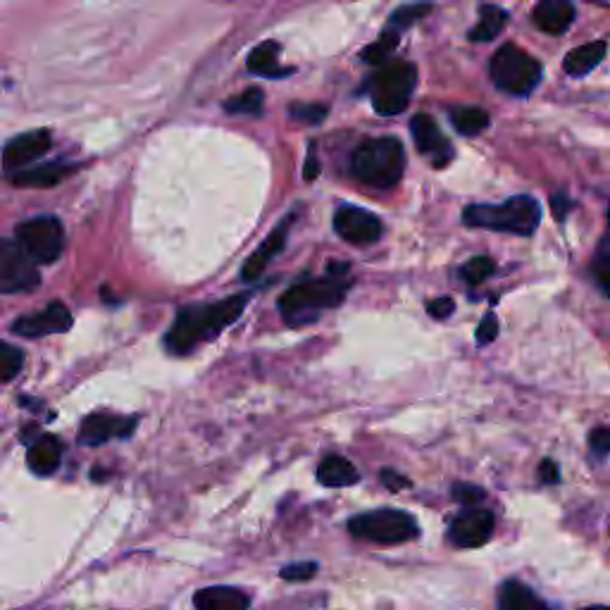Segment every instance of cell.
I'll list each match as a JSON object with an SVG mask.
<instances>
[{"label": "cell", "instance_id": "cell-35", "mask_svg": "<svg viewBox=\"0 0 610 610\" xmlns=\"http://www.w3.org/2000/svg\"><path fill=\"white\" fill-rule=\"evenodd\" d=\"M315 572H317V563H294L282 568V577L289 582H303L315 577Z\"/></svg>", "mask_w": 610, "mask_h": 610}, {"label": "cell", "instance_id": "cell-5", "mask_svg": "<svg viewBox=\"0 0 610 610\" xmlns=\"http://www.w3.org/2000/svg\"><path fill=\"white\" fill-rule=\"evenodd\" d=\"M417 84V70L410 62L396 60L382 65L370 79V98L377 115L391 117L408 108Z\"/></svg>", "mask_w": 610, "mask_h": 610}, {"label": "cell", "instance_id": "cell-22", "mask_svg": "<svg viewBox=\"0 0 610 610\" xmlns=\"http://www.w3.org/2000/svg\"><path fill=\"white\" fill-rule=\"evenodd\" d=\"M606 41H591L584 43V46L577 48V51H572L565 55L563 67L565 72L570 74V77H584V74H589L591 70H596V67L601 65L603 58H606Z\"/></svg>", "mask_w": 610, "mask_h": 610}, {"label": "cell", "instance_id": "cell-29", "mask_svg": "<svg viewBox=\"0 0 610 610\" xmlns=\"http://www.w3.org/2000/svg\"><path fill=\"white\" fill-rule=\"evenodd\" d=\"M22 365H24V353L20 348L0 341V384L12 382V379L20 375Z\"/></svg>", "mask_w": 610, "mask_h": 610}, {"label": "cell", "instance_id": "cell-18", "mask_svg": "<svg viewBox=\"0 0 610 610\" xmlns=\"http://www.w3.org/2000/svg\"><path fill=\"white\" fill-rule=\"evenodd\" d=\"M279 55H282V46L277 41H265L260 43L258 48H253L251 55H248L246 67L251 74H258V77L265 79H282L289 77L291 67L279 65Z\"/></svg>", "mask_w": 610, "mask_h": 610}, {"label": "cell", "instance_id": "cell-13", "mask_svg": "<svg viewBox=\"0 0 610 610\" xmlns=\"http://www.w3.org/2000/svg\"><path fill=\"white\" fill-rule=\"evenodd\" d=\"M136 417H115L108 413H93L82 422L79 441L86 446H101L110 439H127L134 432Z\"/></svg>", "mask_w": 610, "mask_h": 610}, {"label": "cell", "instance_id": "cell-43", "mask_svg": "<svg viewBox=\"0 0 610 610\" xmlns=\"http://www.w3.org/2000/svg\"><path fill=\"white\" fill-rule=\"evenodd\" d=\"M582 610H610V606H591V608H582Z\"/></svg>", "mask_w": 610, "mask_h": 610}, {"label": "cell", "instance_id": "cell-14", "mask_svg": "<svg viewBox=\"0 0 610 610\" xmlns=\"http://www.w3.org/2000/svg\"><path fill=\"white\" fill-rule=\"evenodd\" d=\"M51 148V132L46 129H36V132H27L15 136L3 151V163L8 170H17V167H29L31 163L43 158Z\"/></svg>", "mask_w": 610, "mask_h": 610}, {"label": "cell", "instance_id": "cell-34", "mask_svg": "<svg viewBox=\"0 0 610 610\" xmlns=\"http://www.w3.org/2000/svg\"><path fill=\"white\" fill-rule=\"evenodd\" d=\"M594 277L603 296L610 298V253H601L599 260L594 263Z\"/></svg>", "mask_w": 610, "mask_h": 610}, {"label": "cell", "instance_id": "cell-10", "mask_svg": "<svg viewBox=\"0 0 610 610\" xmlns=\"http://www.w3.org/2000/svg\"><path fill=\"white\" fill-rule=\"evenodd\" d=\"M334 229L341 239L348 241V244H375V241L382 236L384 224L377 215L367 213L363 208H356V205H341L334 215Z\"/></svg>", "mask_w": 610, "mask_h": 610}, {"label": "cell", "instance_id": "cell-41", "mask_svg": "<svg viewBox=\"0 0 610 610\" xmlns=\"http://www.w3.org/2000/svg\"><path fill=\"white\" fill-rule=\"evenodd\" d=\"M539 472H541V479H544L546 484L558 482V468H556V463H553V460H544V463H541Z\"/></svg>", "mask_w": 610, "mask_h": 610}, {"label": "cell", "instance_id": "cell-37", "mask_svg": "<svg viewBox=\"0 0 610 610\" xmlns=\"http://www.w3.org/2000/svg\"><path fill=\"white\" fill-rule=\"evenodd\" d=\"M453 308H456V303H453L448 296H439L437 301L427 303V313L432 315L434 320H446V317L453 313Z\"/></svg>", "mask_w": 610, "mask_h": 610}, {"label": "cell", "instance_id": "cell-39", "mask_svg": "<svg viewBox=\"0 0 610 610\" xmlns=\"http://www.w3.org/2000/svg\"><path fill=\"white\" fill-rule=\"evenodd\" d=\"M317 174H320V160H317V148L310 146L308 158H305V172L303 177L308 179V182H315Z\"/></svg>", "mask_w": 610, "mask_h": 610}, {"label": "cell", "instance_id": "cell-31", "mask_svg": "<svg viewBox=\"0 0 610 610\" xmlns=\"http://www.w3.org/2000/svg\"><path fill=\"white\" fill-rule=\"evenodd\" d=\"M494 270H496L494 260H489L487 255H477V258H470L468 263L460 267V277H463L468 284L475 286V284L487 282V279L494 275Z\"/></svg>", "mask_w": 610, "mask_h": 610}, {"label": "cell", "instance_id": "cell-23", "mask_svg": "<svg viewBox=\"0 0 610 610\" xmlns=\"http://www.w3.org/2000/svg\"><path fill=\"white\" fill-rule=\"evenodd\" d=\"M317 479H320V484L332 489L351 487V484L358 482V470L353 468V463H348L346 458L327 456L317 465Z\"/></svg>", "mask_w": 610, "mask_h": 610}, {"label": "cell", "instance_id": "cell-42", "mask_svg": "<svg viewBox=\"0 0 610 610\" xmlns=\"http://www.w3.org/2000/svg\"><path fill=\"white\" fill-rule=\"evenodd\" d=\"M565 203H568V201H565L563 196H556L551 201V205H553V208H556V215L560 217V220H563V217H565Z\"/></svg>", "mask_w": 610, "mask_h": 610}, {"label": "cell", "instance_id": "cell-16", "mask_svg": "<svg viewBox=\"0 0 610 610\" xmlns=\"http://www.w3.org/2000/svg\"><path fill=\"white\" fill-rule=\"evenodd\" d=\"M575 5L570 0H539L532 10V20L544 34L560 36L575 22Z\"/></svg>", "mask_w": 610, "mask_h": 610}, {"label": "cell", "instance_id": "cell-36", "mask_svg": "<svg viewBox=\"0 0 610 610\" xmlns=\"http://www.w3.org/2000/svg\"><path fill=\"white\" fill-rule=\"evenodd\" d=\"M453 496H456L460 503H465V506H477V503L484 499V491L479 487H472V484H456V487H453Z\"/></svg>", "mask_w": 610, "mask_h": 610}, {"label": "cell", "instance_id": "cell-40", "mask_svg": "<svg viewBox=\"0 0 610 610\" xmlns=\"http://www.w3.org/2000/svg\"><path fill=\"white\" fill-rule=\"evenodd\" d=\"M382 482L387 484L391 491H401V489L410 487L408 479L403 475H398V472H394V470H382Z\"/></svg>", "mask_w": 610, "mask_h": 610}, {"label": "cell", "instance_id": "cell-2", "mask_svg": "<svg viewBox=\"0 0 610 610\" xmlns=\"http://www.w3.org/2000/svg\"><path fill=\"white\" fill-rule=\"evenodd\" d=\"M346 265H332L325 277L305 279V282L291 286L279 301L284 320L294 327H303L320 317L322 310L336 308L346 298Z\"/></svg>", "mask_w": 610, "mask_h": 610}, {"label": "cell", "instance_id": "cell-28", "mask_svg": "<svg viewBox=\"0 0 610 610\" xmlns=\"http://www.w3.org/2000/svg\"><path fill=\"white\" fill-rule=\"evenodd\" d=\"M398 46V31L396 29H387L375 43H370V46L363 51V60L370 62V65H384L391 53L396 51Z\"/></svg>", "mask_w": 610, "mask_h": 610}, {"label": "cell", "instance_id": "cell-7", "mask_svg": "<svg viewBox=\"0 0 610 610\" xmlns=\"http://www.w3.org/2000/svg\"><path fill=\"white\" fill-rule=\"evenodd\" d=\"M348 532L358 539L377 541V544H401L417 537V522L403 510H372L356 515L348 522Z\"/></svg>", "mask_w": 610, "mask_h": 610}, {"label": "cell", "instance_id": "cell-20", "mask_svg": "<svg viewBox=\"0 0 610 610\" xmlns=\"http://www.w3.org/2000/svg\"><path fill=\"white\" fill-rule=\"evenodd\" d=\"M60 460H62L60 441L55 437H48V434L46 437L36 439L29 448V458H27L29 470L39 477L53 475V472L60 468Z\"/></svg>", "mask_w": 610, "mask_h": 610}, {"label": "cell", "instance_id": "cell-8", "mask_svg": "<svg viewBox=\"0 0 610 610\" xmlns=\"http://www.w3.org/2000/svg\"><path fill=\"white\" fill-rule=\"evenodd\" d=\"M15 241L36 265H48L65 251V229L55 217L41 215L22 222L15 232Z\"/></svg>", "mask_w": 610, "mask_h": 610}, {"label": "cell", "instance_id": "cell-15", "mask_svg": "<svg viewBox=\"0 0 610 610\" xmlns=\"http://www.w3.org/2000/svg\"><path fill=\"white\" fill-rule=\"evenodd\" d=\"M410 132H413L417 151L425 153V155H432L434 165L437 167L448 165V160L453 158V151H451V146H448V141L444 139V134L439 132L437 122H434L432 117L425 115V112L415 115L413 120H410Z\"/></svg>", "mask_w": 610, "mask_h": 610}, {"label": "cell", "instance_id": "cell-12", "mask_svg": "<svg viewBox=\"0 0 610 610\" xmlns=\"http://www.w3.org/2000/svg\"><path fill=\"white\" fill-rule=\"evenodd\" d=\"M491 529H494V515L484 508H472L453 520L448 537L460 549H477L491 537Z\"/></svg>", "mask_w": 610, "mask_h": 610}, {"label": "cell", "instance_id": "cell-19", "mask_svg": "<svg viewBox=\"0 0 610 610\" xmlns=\"http://www.w3.org/2000/svg\"><path fill=\"white\" fill-rule=\"evenodd\" d=\"M196 610H248L251 599L236 587H208L194 596Z\"/></svg>", "mask_w": 610, "mask_h": 610}, {"label": "cell", "instance_id": "cell-38", "mask_svg": "<svg viewBox=\"0 0 610 610\" xmlns=\"http://www.w3.org/2000/svg\"><path fill=\"white\" fill-rule=\"evenodd\" d=\"M589 444L596 453H599V456L608 453L610 451V432H608V429H594V432H591V437H589Z\"/></svg>", "mask_w": 610, "mask_h": 610}, {"label": "cell", "instance_id": "cell-9", "mask_svg": "<svg viewBox=\"0 0 610 610\" xmlns=\"http://www.w3.org/2000/svg\"><path fill=\"white\" fill-rule=\"evenodd\" d=\"M39 267L17 241L0 244V294H24L39 286Z\"/></svg>", "mask_w": 610, "mask_h": 610}, {"label": "cell", "instance_id": "cell-25", "mask_svg": "<svg viewBox=\"0 0 610 610\" xmlns=\"http://www.w3.org/2000/svg\"><path fill=\"white\" fill-rule=\"evenodd\" d=\"M508 22V12L503 8H496V5H484L482 15H479V22L470 29V41L477 43H487L491 39L501 34L503 27Z\"/></svg>", "mask_w": 610, "mask_h": 610}, {"label": "cell", "instance_id": "cell-1", "mask_svg": "<svg viewBox=\"0 0 610 610\" xmlns=\"http://www.w3.org/2000/svg\"><path fill=\"white\" fill-rule=\"evenodd\" d=\"M248 305V294H236L224 298L220 303L210 305H189L179 310L177 320L165 336L167 351L174 356H186L198 344L215 339L229 325L239 320L244 308Z\"/></svg>", "mask_w": 610, "mask_h": 610}, {"label": "cell", "instance_id": "cell-32", "mask_svg": "<svg viewBox=\"0 0 610 610\" xmlns=\"http://www.w3.org/2000/svg\"><path fill=\"white\" fill-rule=\"evenodd\" d=\"M327 105H294L291 108V117H296V120H301L305 124H320L327 117Z\"/></svg>", "mask_w": 610, "mask_h": 610}, {"label": "cell", "instance_id": "cell-30", "mask_svg": "<svg viewBox=\"0 0 610 610\" xmlns=\"http://www.w3.org/2000/svg\"><path fill=\"white\" fill-rule=\"evenodd\" d=\"M429 10H432V3L429 0H417V3L403 5V8H398L394 15H391L389 20V29H406L410 24H415L417 20H422V17L429 15Z\"/></svg>", "mask_w": 610, "mask_h": 610}, {"label": "cell", "instance_id": "cell-33", "mask_svg": "<svg viewBox=\"0 0 610 610\" xmlns=\"http://www.w3.org/2000/svg\"><path fill=\"white\" fill-rule=\"evenodd\" d=\"M496 334H499V320H496L494 313H487L477 327V344L479 346L491 344V341L496 339Z\"/></svg>", "mask_w": 610, "mask_h": 610}, {"label": "cell", "instance_id": "cell-6", "mask_svg": "<svg viewBox=\"0 0 610 610\" xmlns=\"http://www.w3.org/2000/svg\"><path fill=\"white\" fill-rule=\"evenodd\" d=\"M491 82L496 84V89L510 96H527L537 89L541 82V62L534 60L532 55L522 51V48L506 43L496 51L491 58Z\"/></svg>", "mask_w": 610, "mask_h": 610}, {"label": "cell", "instance_id": "cell-21", "mask_svg": "<svg viewBox=\"0 0 610 610\" xmlns=\"http://www.w3.org/2000/svg\"><path fill=\"white\" fill-rule=\"evenodd\" d=\"M70 172H72L70 165L48 163V165L29 167V170L15 172L12 174V184L24 186V189H48V186H58Z\"/></svg>", "mask_w": 610, "mask_h": 610}, {"label": "cell", "instance_id": "cell-26", "mask_svg": "<svg viewBox=\"0 0 610 610\" xmlns=\"http://www.w3.org/2000/svg\"><path fill=\"white\" fill-rule=\"evenodd\" d=\"M451 124L458 134L477 136L489 127V115L482 108H458L456 112H451Z\"/></svg>", "mask_w": 610, "mask_h": 610}, {"label": "cell", "instance_id": "cell-24", "mask_svg": "<svg viewBox=\"0 0 610 610\" xmlns=\"http://www.w3.org/2000/svg\"><path fill=\"white\" fill-rule=\"evenodd\" d=\"M499 610H549L532 589L520 582L503 584L499 594Z\"/></svg>", "mask_w": 610, "mask_h": 610}, {"label": "cell", "instance_id": "cell-11", "mask_svg": "<svg viewBox=\"0 0 610 610\" xmlns=\"http://www.w3.org/2000/svg\"><path fill=\"white\" fill-rule=\"evenodd\" d=\"M72 327V313L62 303H51L48 308L39 310L34 315H24L12 322V332L27 339H39V336L60 334Z\"/></svg>", "mask_w": 610, "mask_h": 610}, {"label": "cell", "instance_id": "cell-27", "mask_svg": "<svg viewBox=\"0 0 610 610\" xmlns=\"http://www.w3.org/2000/svg\"><path fill=\"white\" fill-rule=\"evenodd\" d=\"M263 101H265V93L258 89V86H253V89H246L244 93H239V96L229 98L227 103H224V110L232 112V115H260L263 112Z\"/></svg>", "mask_w": 610, "mask_h": 610}, {"label": "cell", "instance_id": "cell-3", "mask_svg": "<svg viewBox=\"0 0 610 610\" xmlns=\"http://www.w3.org/2000/svg\"><path fill=\"white\" fill-rule=\"evenodd\" d=\"M351 170L358 182L372 186V189H391L401 182L403 172H406L403 143L394 136L360 143L351 158Z\"/></svg>", "mask_w": 610, "mask_h": 610}, {"label": "cell", "instance_id": "cell-4", "mask_svg": "<svg viewBox=\"0 0 610 610\" xmlns=\"http://www.w3.org/2000/svg\"><path fill=\"white\" fill-rule=\"evenodd\" d=\"M463 220L468 227L532 236L539 229L541 208L532 196H513L501 205H470Z\"/></svg>", "mask_w": 610, "mask_h": 610}, {"label": "cell", "instance_id": "cell-17", "mask_svg": "<svg viewBox=\"0 0 610 610\" xmlns=\"http://www.w3.org/2000/svg\"><path fill=\"white\" fill-rule=\"evenodd\" d=\"M291 224H294V217H286V220L279 224V227L265 239V244L255 251L251 258L246 260L244 270H241V277L253 282V279L263 277V272L267 270V265L272 263V258H277V253H282V248L286 244V236H289Z\"/></svg>", "mask_w": 610, "mask_h": 610}]
</instances>
